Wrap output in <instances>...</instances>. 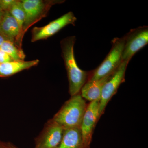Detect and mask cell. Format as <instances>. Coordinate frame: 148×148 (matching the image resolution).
Masks as SVG:
<instances>
[{"instance_id":"6da1fadb","label":"cell","mask_w":148,"mask_h":148,"mask_svg":"<svg viewBox=\"0 0 148 148\" xmlns=\"http://www.w3.org/2000/svg\"><path fill=\"white\" fill-rule=\"evenodd\" d=\"M75 37L71 36L61 42L62 56L66 66L69 84V92L71 96L79 93L85 84L87 72L80 69L74 55Z\"/></svg>"},{"instance_id":"7a4b0ae2","label":"cell","mask_w":148,"mask_h":148,"mask_svg":"<svg viewBox=\"0 0 148 148\" xmlns=\"http://www.w3.org/2000/svg\"><path fill=\"white\" fill-rule=\"evenodd\" d=\"M86 108L85 101L78 93L64 104L53 121L64 129L80 127Z\"/></svg>"},{"instance_id":"3957f363","label":"cell","mask_w":148,"mask_h":148,"mask_svg":"<svg viewBox=\"0 0 148 148\" xmlns=\"http://www.w3.org/2000/svg\"><path fill=\"white\" fill-rule=\"evenodd\" d=\"M125 37L114 39L112 47L105 60L93 72L89 81L96 80L110 75L118 69L122 62V54Z\"/></svg>"},{"instance_id":"277c9868","label":"cell","mask_w":148,"mask_h":148,"mask_svg":"<svg viewBox=\"0 0 148 148\" xmlns=\"http://www.w3.org/2000/svg\"><path fill=\"white\" fill-rule=\"evenodd\" d=\"M64 1L22 0L21 1L25 12V21L22 30V36L34 24L47 15L51 7Z\"/></svg>"},{"instance_id":"5b68a950","label":"cell","mask_w":148,"mask_h":148,"mask_svg":"<svg viewBox=\"0 0 148 148\" xmlns=\"http://www.w3.org/2000/svg\"><path fill=\"white\" fill-rule=\"evenodd\" d=\"M125 37L122 61L129 62L135 53L148 43L147 27H142L131 31Z\"/></svg>"},{"instance_id":"8992f818","label":"cell","mask_w":148,"mask_h":148,"mask_svg":"<svg viewBox=\"0 0 148 148\" xmlns=\"http://www.w3.org/2000/svg\"><path fill=\"white\" fill-rule=\"evenodd\" d=\"M77 18L73 13L69 12L46 26L34 27L32 31V42L39 40L46 39L55 34L64 27L69 25H75Z\"/></svg>"},{"instance_id":"52a82bcc","label":"cell","mask_w":148,"mask_h":148,"mask_svg":"<svg viewBox=\"0 0 148 148\" xmlns=\"http://www.w3.org/2000/svg\"><path fill=\"white\" fill-rule=\"evenodd\" d=\"M129 62L122 61L118 69L114 72L103 86L99 104V118L103 113L106 106L112 96L124 80L125 71Z\"/></svg>"},{"instance_id":"ba28073f","label":"cell","mask_w":148,"mask_h":148,"mask_svg":"<svg viewBox=\"0 0 148 148\" xmlns=\"http://www.w3.org/2000/svg\"><path fill=\"white\" fill-rule=\"evenodd\" d=\"M99 100L90 102L83 118L80 129L84 148H87L90 145L93 128L99 118Z\"/></svg>"},{"instance_id":"9c48e42d","label":"cell","mask_w":148,"mask_h":148,"mask_svg":"<svg viewBox=\"0 0 148 148\" xmlns=\"http://www.w3.org/2000/svg\"><path fill=\"white\" fill-rule=\"evenodd\" d=\"M0 34L7 40L10 41L21 47L22 38L20 28L8 11L5 12L0 21Z\"/></svg>"},{"instance_id":"30bf717a","label":"cell","mask_w":148,"mask_h":148,"mask_svg":"<svg viewBox=\"0 0 148 148\" xmlns=\"http://www.w3.org/2000/svg\"><path fill=\"white\" fill-rule=\"evenodd\" d=\"M64 130L61 125L51 121L38 141L36 148H58Z\"/></svg>"},{"instance_id":"8fae6325","label":"cell","mask_w":148,"mask_h":148,"mask_svg":"<svg viewBox=\"0 0 148 148\" xmlns=\"http://www.w3.org/2000/svg\"><path fill=\"white\" fill-rule=\"evenodd\" d=\"M112 74L101 79L88 80L85 84L81 90L82 98L90 102L97 100L100 101L103 86L110 78Z\"/></svg>"},{"instance_id":"7c38bea8","label":"cell","mask_w":148,"mask_h":148,"mask_svg":"<svg viewBox=\"0 0 148 148\" xmlns=\"http://www.w3.org/2000/svg\"><path fill=\"white\" fill-rule=\"evenodd\" d=\"M39 61L38 59L31 61H12L0 64V77H6L14 75L36 66Z\"/></svg>"},{"instance_id":"4fadbf2b","label":"cell","mask_w":148,"mask_h":148,"mask_svg":"<svg viewBox=\"0 0 148 148\" xmlns=\"http://www.w3.org/2000/svg\"><path fill=\"white\" fill-rule=\"evenodd\" d=\"M58 148H84L80 127L64 129Z\"/></svg>"},{"instance_id":"5bb4252c","label":"cell","mask_w":148,"mask_h":148,"mask_svg":"<svg viewBox=\"0 0 148 148\" xmlns=\"http://www.w3.org/2000/svg\"><path fill=\"white\" fill-rule=\"evenodd\" d=\"M0 49L7 53L13 61H23L25 58V54L21 47L10 41H5L0 46Z\"/></svg>"},{"instance_id":"9a60e30c","label":"cell","mask_w":148,"mask_h":148,"mask_svg":"<svg viewBox=\"0 0 148 148\" xmlns=\"http://www.w3.org/2000/svg\"><path fill=\"white\" fill-rule=\"evenodd\" d=\"M9 12L16 20L18 24L22 36V30L25 21V12L21 1H16L8 10Z\"/></svg>"},{"instance_id":"2e32d148","label":"cell","mask_w":148,"mask_h":148,"mask_svg":"<svg viewBox=\"0 0 148 148\" xmlns=\"http://www.w3.org/2000/svg\"><path fill=\"white\" fill-rule=\"evenodd\" d=\"M16 0H0V6L4 11H8Z\"/></svg>"},{"instance_id":"e0dca14e","label":"cell","mask_w":148,"mask_h":148,"mask_svg":"<svg viewBox=\"0 0 148 148\" xmlns=\"http://www.w3.org/2000/svg\"><path fill=\"white\" fill-rule=\"evenodd\" d=\"M13 61L11 58L5 52L0 49V64Z\"/></svg>"},{"instance_id":"ac0fdd59","label":"cell","mask_w":148,"mask_h":148,"mask_svg":"<svg viewBox=\"0 0 148 148\" xmlns=\"http://www.w3.org/2000/svg\"><path fill=\"white\" fill-rule=\"evenodd\" d=\"M5 12V11L3 10L1 8V6H0V21L1 20L2 18H3Z\"/></svg>"},{"instance_id":"d6986e66","label":"cell","mask_w":148,"mask_h":148,"mask_svg":"<svg viewBox=\"0 0 148 148\" xmlns=\"http://www.w3.org/2000/svg\"><path fill=\"white\" fill-rule=\"evenodd\" d=\"M5 40H6L5 39V38H4L2 35L0 34V46L3 43Z\"/></svg>"},{"instance_id":"ffe728a7","label":"cell","mask_w":148,"mask_h":148,"mask_svg":"<svg viewBox=\"0 0 148 148\" xmlns=\"http://www.w3.org/2000/svg\"><path fill=\"white\" fill-rule=\"evenodd\" d=\"M0 148H7L3 144L0 143Z\"/></svg>"}]
</instances>
